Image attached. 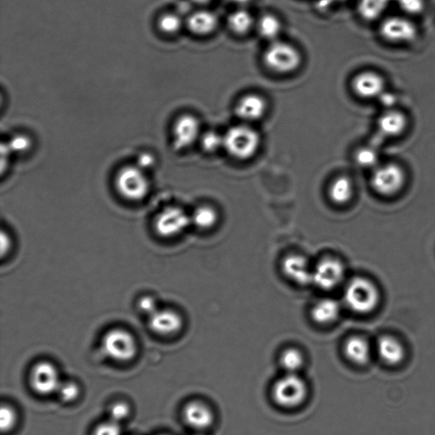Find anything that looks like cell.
I'll return each mask as SVG.
<instances>
[{
	"mask_svg": "<svg viewBox=\"0 0 435 435\" xmlns=\"http://www.w3.org/2000/svg\"><path fill=\"white\" fill-rule=\"evenodd\" d=\"M201 145L207 153L215 151L224 147V136H221L215 131H208L201 136Z\"/></svg>",
	"mask_w": 435,
	"mask_h": 435,
	"instance_id": "obj_30",
	"label": "cell"
},
{
	"mask_svg": "<svg viewBox=\"0 0 435 435\" xmlns=\"http://www.w3.org/2000/svg\"><path fill=\"white\" fill-rule=\"evenodd\" d=\"M345 356L353 364L366 365L371 358V348L368 342L361 337H351L344 346Z\"/></svg>",
	"mask_w": 435,
	"mask_h": 435,
	"instance_id": "obj_21",
	"label": "cell"
},
{
	"mask_svg": "<svg viewBox=\"0 0 435 435\" xmlns=\"http://www.w3.org/2000/svg\"><path fill=\"white\" fill-rule=\"evenodd\" d=\"M352 88L353 92L361 98L374 99L386 91V81L379 73L366 71L353 77Z\"/></svg>",
	"mask_w": 435,
	"mask_h": 435,
	"instance_id": "obj_15",
	"label": "cell"
},
{
	"mask_svg": "<svg viewBox=\"0 0 435 435\" xmlns=\"http://www.w3.org/2000/svg\"><path fill=\"white\" fill-rule=\"evenodd\" d=\"M183 418L186 425L197 431L208 429L215 422V414L211 408L198 401L186 404L183 410Z\"/></svg>",
	"mask_w": 435,
	"mask_h": 435,
	"instance_id": "obj_16",
	"label": "cell"
},
{
	"mask_svg": "<svg viewBox=\"0 0 435 435\" xmlns=\"http://www.w3.org/2000/svg\"><path fill=\"white\" fill-rule=\"evenodd\" d=\"M30 383L37 394L48 395L57 392L61 383L56 367L47 361H41L32 369Z\"/></svg>",
	"mask_w": 435,
	"mask_h": 435,
	"instance_id": "obj_11",
	"label": "cell"
},
{
	"mask_svg": "<svg viewBox=\"0 0 435 435\" xmlns=\"http://www.w3.org/2000/svg\"><path fill=\"white\" fill-rule=\"evenodd\" d=\"M398 5L404 13L411 15L421 14L425 8V0H398Z\"/></svg>",
	"mask_w": 435,
	"mask_h": 435,
	"instance_id": "obj_35",
	"label": "cell"
},
{
	"mask_svg": "<svg viewBox=\"0 0 435 435\" xmlns=\"http://www.w3.org/2000/svg\"><path fill=\"white\" fill-rule=\"evenodd\" d=\"M155 158L153 155L149 153H143L139 154L136 161V165L144 171L153 168L155 165Z\"/></svg>",
	"mask_w": 435,
	"mask_h": 435,
	"instance_id": "obj_39",
	"label": "cell"
},
{
	"mask_svg": "<svg viewBox=\"0 0 435 435\" xmlns=\"http://www.w3.org/2000/svg\"><path fill=\"white\" fill-rule=\"evenodd\" d=\"M192 435H204V434H192Z\"/></svg>",
	"mask_w": 435,
	"mask_h": 435,
	"instance_id": "obj_45",
	"label": "cell"
},
{
	"mask_svg": "<svg viewBox=\"0 0 435 435\" xmlns=\"http://www.w3.org/2000/svg\"><path fill=\"white\" fill-rule=\"evenodd\" d=\"M219 220L216 209L208 205L200 206L190 215L192 224L201 230H209L215 227Z\"/></svg>",
	"mask_w": 435,
	"mask_h": 435,
	"instance_id": "obj_25",
	"label": "cell"
},
{
	"mask_svg": "<svg viewBox=\"0 0 435 435\" xmlns=\"http://www.w3.org/2000/svg\"><path fill=\"white\" fill-rule=\"evenodd\" d=\"M356 162L362 168H374L379 161L378 153L370 148H363L358 151L356 156Z\"/></svg>",
	"mask_w": 435,
	"mask_h": 435,
	"instance_id": "obj_32",
	"label": "cell"
},
{
	"mask_svg": "<svg viewBox=\"0 0 435 435\" xmlns=\"http://www.w3.org/2000/svg\"><path fill=\"white\" fill-rule=\"evenodd\" d=\"M408 125L406 116L401 111L388 109L378 120L380 133L387 137H397L405 132Z\"/></svg>",
	"mask_w": 435,
	"mask_h": 435,
	"instance_id": "obj_17",
	"label": "cell"
},
{
	"mask_svg": "<svg viewBox=\"0 0 435 435\" xmlns=\"http://www.w3.org/2000/svg\"><path fill=\"white\" fill-rule=\"evenodd\" d=\"M115 185L120 195L127 200L142 201L150 190L145 171L137 165L123 167L116 174Z\"/></svg>",
	"mask_w": 435,
	"mask_h": 435,
	"instance_id": "obj_4",
	"label": "cell"
},
{
	"mask_svg": "<svg viewBox=\"0 0 435 435\" xmlns=\"http://www.w3.org/2000/svg\"><path fill=\"white\" fill-rule=\"evenodd\" d=\"M390 0H359L358 13L367 22L378 20L390 5Z\"/></svg>",
	"mask_w": 435,
	"mask_h": 435,
	"instance_id": "obj_24",
	"label": "cell"
},
{
	"mask_svg": "<svg viewBox=\"0 0 435 435\" xmlns=\"http://www.w3.org/2000/svg\"><path fill=\"white\" fill-rule=\"evenodd\" d=\"M79 387L73 382L61 383L57 390L58 395L64 402H75L79 397Z\"/></svg>",
	"mask_w": 435,
	"mask_h": 435,
	"instance_id": "obj_33",
	"label": "cell"
},
{
	"mask_svg": "<svg viewBox=\"0 0 435 435\" xmlns=\"http://www.w3.org/2000/svg\"><path fill=\"white\" fill-rule=\"evenodd\" d=\"M344 277V264L335 258H326L314 266L312 284L322 290H333L343 282Z\"/></svg>",
	"mask_w": 435,
	"mask_h": 435,
	"instance_id": "obj_9",
	"label": "cell"
},
{
	"mask_svg": "<svg viewBox=\"0 0 435 435\" xmlns=\"http://www.w3.org/2000/svg\"><path fill=\"white\" fill-rule=\"evenodd\" d=\"M194 3H198V5H205L211 1V0H192Z\"/></svg>",
	"mask_w": 435,
	"mask_h": 435,
	"instance_id": "obj_43",
	"label": "cell"
},
{
	"mask_svg": "<svg viewBox=\"0 0 435 435\" xmlns=\"http://www.w3.org/2000/svg\"><path fill=\"white\" fill-rule=\"evenodd\" d=\"M200 123L196 116L183 115L177 119L173 128L174 146L183 150L193 145L200 135Z\"/></svg>",
	"mask_w": 435,
	"mask_h": 435,
	"instance_id": "obj_12",
	"label": "cell"
},
{
	"mask_svg": "<svg viewBox=\"0 0 435 435\" xmlns=\"http://www.w3.org/2000/svg\"><path fill=\"white\" fill-rule=\"evenodd\" d=\"M228 1L235 3H247L250 2L251 0H228Z\"/></svg>",
	"mask_w": 435,
	"mask_h": 435,
	"instance_id": "obj_44",
	"label": "cell"
},
{
	"mask_svg": "<svg viewBox=\"0 0 435 435\" xmlns=\"http://www.w3.org/2000/svg\"><path fill=\"white\" fill-rule=\"evenodd\" d=\"M345 305L353 312L366 314L379 305L380 294L374 282L364 277L353 278L344 289Z\"/></svg>",
	"mask_w": 435,
	"mask_h": 435,
	"instance_id": "obj_1",
	"label": "cell"
},
{
	"mask_svg": "<svg viewBox=\"0 0 435 435\" xmlns=\"http://www.w3.org/2000/svg\"><path fill=\"white\" fill-rule=\"evenodd\" d=\"M186 24L190 32L203 36L215 31L218 20L216 15L211 11L199 10L190 15Z\"/></svg>",
	"mask_w": 435,
	"mask_h": 435,
	"instance_id": "obj_22",
	"label": "cell"
},
{
	"mask_svg": "<svg viewBox=\"0 0 435 435\" xmlns=\"http://www.w3.org/2000/svg\"><path fill=\"white\" fill-rule=\"evenodd\" d=\"M267 105L261 96L247 95L241 98L236 106V114L245 121H256L265 115Z\"/></svg>",
	"mask_w": 435,
	"mask_h": 435,
	"instance_id": "obj_18",
	"label": "cell"
},
{
	"mask_svg": "<svg viewBox=\"0 0 435 435\" xmlns=\"http://www.w3.org/2000/svg\"><path fill=\"white\" fill-rule=\"evenodd\" d=\"M283 274L298 285L312 284L313 269L310 268L308 259L299 254H290L282 262Z\"/></svg>",
	"mask_w": 435,
	"mask_h": 435,
	"instance_id": "obj_14",
	"label": "cell"
},
{
	"mask_svg": "<svg viewBox=\"0 0 435 435\" xmlns=\"http://www.w3.org/2000/svg\"><path fill=\"white\" fill-rule=\"evenodd\" d=\"M149 328L161 336H171L183 328V319L176 310L158 309L149 316Z\"/></svg>",
	"mask_w": 435,
	"mask_h": 435,
	"instance_id": "obj_13",
	"label": "cell"
},
{
	"mask_svg": "<svg viewBox=\"0 0 435 435\" xmlns=\"http://www.w3.org/2000/svg\"><path fill=\"white\" fill-rule=\"evenodd\" d=\"M11 247V239L10 236L5 231L1 232V255L5 257L6 254L10 252Z\"/></svg>",
	"mask_w": 435,
	"mask_h": 435,
	"instance_id": "obj_40",
	"label": "cell"
},
{
	"mask_svg": "<svg viewBox=\"0 0 435 435\" xmlns=\"http://www.w3.org/2000/svg\"><path fill=\"white\" fill-rule=\"evenodd\" d=\"M268 68L278 73H289L296 70L301 63L300 53L293 45L284 42H274L264 54Z\"/></svg>",
	"mask_w": 435,
	"mask_h": 435,
	"instance_id": "obj_5",
	"label": "cell"
},
{
	"mask_svg": "<svg viewBox=\"0 0 435 435\" xmlns=\"http://www.w3.org/2000/svg\"><path fill=\"white\" fill-rule=\"evenodd\" d=\"M376 349L381 360L390 366H396L405 358V349L401 342L394 337H381L376 344Z\"/></svg>",
	"mask_w": 435,
	"mask_h": 435,
	"instance_id": "obj_19",
	"label": "cell"
},
{
	"mask_svg": "<svg viewBox=\"0 0 435 435\" xmlns=\"http://www.w3.org/2000/svg\"><path fill=\"white\" fill-rule=\"evenodd\" d=\"M93 435H121V428L119 422L109 420L100 423L94 430Z\"/></svg>",
	"mask_w": 435,
	"mask_h": 435,
	"instance_id": "obj_37",
	"label": "cell"
},
{
	"mask_svg": "<svg viewBox=\"0 0 435 435\" xmlns=\"http://www.w3.org/2000/svg\"><path fill=\"white\" fill-rule=\"evenodd\" d=\"M281 30V22L272 15H264L258 23L259 33L266 40H274L278 37Z\"/></svg>",
	"mask_w": 435,
	"mask_h": 435,
	"instance_id": "obj_28",
	"label": "cell"
},
{
	"mask_svg": "<svg viewBox=\"0 0 435 435\" xmlns=\"http://www.w3.org/2000/svg\"><path fill=\"white\" fill-rule=\"evenodd\" d=\"M182 25H183V22L178 14H165L158 20L159 29L166 34L177 33L181 30Z\"/></svg>",
	"mask_w": 435,
	"mask_h": 435,
	"instance_id": "obj_29",
	"label": "cell"
},
{
	"mask_svg": "<svg viewBox=\"0 0 435 435\" xmlns=\"http://www.w3.org/2000/svg\"><path fill=\"white\" fill-rule=\"evenodd\" d=\"M190 224V215L184 209L170 206L158 213L154 228L159 236L169 238L181 234Z\"/></svg>",
	"mask_w": 435,
	"mask_h": 435,
	"instance_id": "obj_8",
	"label": "cell"
},
{
	"mask_svg": "<svg viewBox=\"0 0 435 435\" xmlns=\"http://www.w3.org/2000/svg\"><path fill=\"white\" fill-rule=\"evenodd\" d=\"M344 1H346V0H320L319 3H318V6H319V9H326V8L333 5V3Z\"/></svg>",
	"mask_w": 435,
	"mask_h": 435,
	"instance_id": "obj_42",
	"label": "cell"
},
{
	"mask_svg": "<svg viewBox=\"0 0 435 435\" xmlns=\"http://www.w3.org/2000/svg\"><path fill=\"white\" fill-rule=\"evenodd\" d=\"M137 306L139 312L147 314L148 316L159 309L156 299L149 296V295H145V296H142L139 298Z\"/></svg>",
	"mask_w": 435,
	"mask_h": 435,
	"instance_id": "obj_38",
	"label": "cell"
},
{
	"mask_svg": "<svg viewBox=\"0 0 435 435\" xmlns=\"http://www.w3.org/2000/svg\"><path fill=\"white\" fill-rule=\"evenodd\" d=\"M32 139L26 135H15L7 142L11 153H26L32 147Z\"/></svg>",
	"mask_w": 435,
	"mask_h": 435,
	"instance_id": "obj_31",
	"label": "cell"
},
{
	"mask_svg": "<svg viewBox=\"0 0 435 435\" xmlns=\"http://www.w3.org/2000/svg\"><path fill=\"white\" fill-rule=\"evenodd\" d=\"M271 395L277 406L291 409L305 402L308 386L298 374H286L274 383Z\"/></svg>",
	"mask_w": 435,
	"mask_h": 435,
	"instance_id": "obj_3",
	"label": "cell"
},
{
	"mask_svg": "<svg viewBox=\"0 0 435 435\" xmlns=\"http://www.w3.org/2000/svg\"><path fill=\"white\" fill-rule=\"evenodd\" d=\"M254 24V20L250 13L244 10H238L230 15L228 18V26L233 33L239 35L250 32Z\"/></svg>",
	"mask_w": 435,
	"mask_h": 435,
	"instance_id": "obj_27",
	"label": "cell"
},
{
	"mask_svg": "<svg viewBox=\"0 0 435 435\" xmlns=\"http://www.w3.org/2000/svg\"><path fill=\"white\" fill-rule=\"evenodd\" d=\"M341 308L339 302L333 298H323L314 305L312 310V320L319 325H330L339 319Z\"/></svg>",
	"mask_w": 435,
	"mask_h": 435,
	"instance_id": "obj_20",
	"label": "cell"
},
{
	"mask_svg": "<svg viewBox=\"0 0 435 435\" xmlns=\"http://www.w3.org/2000/svg\"><path fill=\"white\" fill-rule=\"evenodd\" d=\"M260 136L250 127L236 125L224 135V148L238 160H247L254 156L260 146Z\"/></svg>",
	"mask_w": 435,
	"mask_h": 435,
	"instance_id": "obj_2",
	"label": "cell"
},
{
	"mask_svg": "<svg viewBox=\"0 0 435 435\" xmlns=\"http://www.w3.org/2000/svg\"><path fill=\"white\" fill-rule=\"evenodd\" d=\"M379 98H381V103H382L383 106L388 107V109H391L390 107L393 106L396 100L393 95L390 94V93H386V91L379 96Z\"/></svg>",
	"mask_w": 435,
	"mask_h": 435,
	"instance_id": "obj_41",
	"label": "cell"
},
{
	"mask_svg": "<svg viewBox=\"0 0 435 435\" xmlns=\"http://www.w3.org/2000/svg\"><path fill=\"white\" fill-rule=\"evenodd\" d=\"M279 361L286 374H298L304 367L305 357L298 349L289 348L282 353Z\"/></svg>",
	"mask_w": 435,
	"mask_h": 435,
	"instance_id": "obj_26",
	"label": "cell"
},
{
	"mask_svg": "<svg viewBox=\"0 0 435 435\" xmlns=\"http://www.w3.org/2000/svg\"><path fill=\"white\" fill-rule=\"evenodd\" d=\"M17 422V414L9 406H2L0 410V428L2 432H7L15 426Z\"/></svg>",
	"mask_w": 435,
	"mask_h": 435,
	"instance_id": "obj_34",
	"label": "cell"
},
{
	"mask_svg": "<svg viewBox=\"0 0 435 435\" xmlns=\"http://www.w3.org/2000/svg\"><path fill=\"white\" fill-rule=\"evenodd\" d=\"M161 435H166V434H161Z\"/></svg>",
	"mask_w": 435,
	"mask_h": 435,
	"instance_id": "obj_46",
	"label": "cell"
},
{
	"mask_svg": "<svg viewBox=\"0 0 435 435\" xmlns=\"http://www.w3.org/2000/svg\"><path fill=\"white\" fill-rule=\"evenodd\" d=\"M103 352L116 361H128L137 353V344L130 332L122 328L109 330L102 339Z\"/></svg>",
	"mask_w": 435,
	"mask_h": 435,
	"instance_id": "obj_6",
	"label": "cell"
},
{
	"mask_svg": "<svg viewBox=\"0 0 435 435\" xmlns=\"http://www.w3.org/2000/svg\"><path fill=\"white\" fill-rule=\"evenodd\" d=\"M379 33L384 40L394 44H408L415 40L418 31L414 23L402 17H390L382 22Z\"/></svg>",
	"mask_w": 435,
	"mask_h": 435,
	"instance_id": "obj_10",
	"label": "cell"
},
{
	"mask_svg": "<svg viewBox=\"0 0 435 435\" xmlns=\"http://www.w3.org/2000/svg\"><path fill=\"white\" fill-rule=\"evenodd\" d=\"M353 196L352 181L348 177L337 178L329 188V197L333 203L344 205L349 203Z\"/></svg>",
	"mask_w": 435,
	"mask_h": 435,
	"instance_id": "obj_23",
	"label": "cell"
},
{
	"mask_svg": "<svg viewBox=\"0 0 435 435\" xmlns=\"http://www.w3.org/2000/svg\"><path fill=\"white\" fill-rule=\"evenodd\" d=\"M130 413V406L125 402L114 403L109 410L111 420L119 423L129 417Z\"/></svg>",
	"mask_w": 435,
	"mask_h": 435,
	"instance_id": "obj_36",
	"label": "cell"
},
{
	"mask_svg": "<svg viewBox=\"0 0 435 435\" xmlns=\"http://www.w3.org/2000/svg\"><path fill=\"white\" fill-rule=\"evenodd\" d=\"M406 174L401 166L395 163L376 167L371 178L372 188L383 196H393L403 188Z\"/></svg>",
	"mask_w": 435,
	"mask_h": 435,
	"instance_id": "obj_7",
	"label": "cell"
}]
</instances>
